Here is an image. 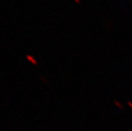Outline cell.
<instances>
[{"mask_svg":"<svg viewBox=\"0 0 132 131\" xmlns=\"http://www.w3.org/2000/svg\"><path fill=\"white\" fill-rule=\"evenodd\" d=\"M39 79H40L41 81H43V82L44 83V84H48V81H47V79H46L44 77H43V76H40V77H39Z\"/></svg>","mask_w":132,"mask_h":131,"instance_id":"3","label":"cell"},{"mask_svg":"<svg viewBox=\"0 0 132 131\" xmlns=\"http://www.w3.org/2000/svg\"><path fill=\"white\" fill-rule=\"evenodd\" d=\"M127 104H128V106H130V107L132 109V101H130V100H129L128 102H127Z\"/></svg>","mask_w":132,"mask_h":131,"instance_id":"4","label":"cell"},{"mask_svg":"<svg viewBox=\"0 0 132 131\" xmlns=\"http://www.w3.org/2000/svg\"><path fill=\"white\" fill-rule=\"evenodd\" d=\"M73 1H74L75 3H76V4H80V3H81V0H73Z\"/></svg>","mask_w":132,"mask_h":131,"instance_id":"5","label":"cell"},{"mask_svg":"<svg viewBox=\"0 0 132 131\" xmlns=\"http://www.w3.org/2000/svg\"><path fill=\"white\" fill-rule=\"evenodd\" d=\"M113 103H114V105H115L116 107H118V109H123L124 106L122 105V103L119 102L118 100H114V102H113Z\"/></svg>","mask_w":132,"mask_h":131,"instance_id":"2","label":"cell"},{"mask_svg":"<svg viewBox=\"0 0 132 131\" xmlns=\"http://www.w3.org/2000/svg\"><path fill=\"white\" fill-rule=\"evenodd\" d=\"M26 59L29 62H31L33 66H38V61L36 60V58L34 57L33 55H26Z\"/></svg>","mask_w":132,"mask_h":131,"instance_id":"1","label":"cell"}]
</instances>
